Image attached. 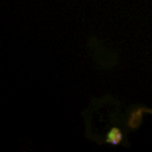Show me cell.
<instances>
[{"mask_svg": "<svg viewBox=\"0 0 152 152\" xmlns=\"http://www.w3.org/2000/svg\"><path fill=\"white\" fill-rule=\"evenodd\" d=\"M123 140V134L117 128H113L107 135L106 142L114 145H117Z\"/></svg>", "mask_w": 152, "mask_h": 152, "instance_id": "cell-1", "label": "cell"}]
</instances>
